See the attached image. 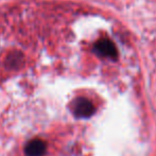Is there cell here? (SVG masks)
Returning a JSON list of instances; mask_svg holds the SVG:
<instances>
[{
	"label": "cell",
	"mask_w": 156,
	"mask_h": 156,
	"mask_svg": "<svg viewBox=\"0 0 156 156\" xmlns=\"http://www.w3.org/2000/svg\"><path fill=\"white\" fill-rule=\"evenodd\" d=\"M94 51L101 58H108L112 60H116L118 56V50L115 44L108 38H101L94 44Z\"/></svg>",
	"instance_id": "6da1fadb"
},
{
	"label": "cell",
	"mask_w": 156,
	"mask_h": 156,
	"mask_svg": "<svg viewBox=\"0 0 156 156\" xmlns=\"http://www.w3.org/2000/svg\"><path fill=\"white\" fill-rule=\"evenodd\" d=\"M72 112L79 118H87L94 112L93 103L85 98H78L72 103Z\"/></svg>",
	"instance_id": "7a4b0ae2"
},
{
	"label": "cell",
	"mask_w": 156,
	"mask_h": 156,
	"mask_svg": "<svg viewBox=\"0 0 156 156\" xmlns=\"http://www.w3.org/2000/svg\"><path fill=\"white\" fill-rule=\"evenodd\" d=\"M46 152V144L41 139L30 140L25 147L27 156H43Z\"/></svg>",
	"instance_id": "3957f363"
}]
</instances>
